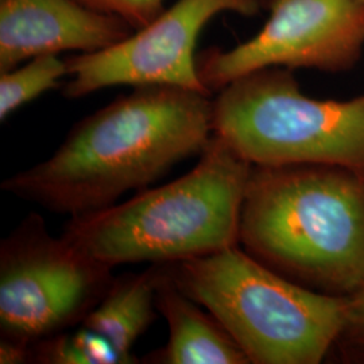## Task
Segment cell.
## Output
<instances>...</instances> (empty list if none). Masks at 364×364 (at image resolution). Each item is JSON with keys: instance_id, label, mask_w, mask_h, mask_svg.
I'll return each mask as SVG.
<instances>
[{"instance_id": "8fae6325", "label": "cell", "mask_w": 364, "mask_h": 364, "mask_svg": "<svg viewBox=\"0 0 364 364\" xmlns=\"http://www.w3.org/2000/svg\"><path fill=\"white\" fill-rule=\"evenodd\" d=\"M159 264L141 274L114 278L103 299L81 326L107 338L124 364L136 363L132 347L156 318Z\"/></svg>"}, {"instance_id": "2e32d148", "label": "cell", "mask_w": 364, "mask_h": 364, "mask_svg": "<svg viewBox=\"0 0 364 364\" xmlns=\"http://www.w3.org/2000/svg\"><path fill=\"white\" fill-rule=\"evenodd\" d=\"M348 329H353L364 341V287L352 294V317Z\"/></svg>"}, {"instance_id": "6da1fadb", "label": "cell", "mask_w": 364, "mask_h": 364, "mask_svg": "<svg viewBox=\"0 0 364 364\" xmlns=\"http://www.w3.org/2000/svg\"><path fill=\"white\" fill-rule=\"evenodd\" d=\"M210 95L141 85L76 123L52 156L4 180L1 189L70 218L144 191L201 154L213 135Z\"/></svg>"}, {"instance_id": "52a82bcc", "label": "cell", "mask_w": 364, "mask_h": 364, "mask_svg": "<svg viewBox=\"0 0 364 364\" xmlns=\"http://www.w3.org/2000/svg\"><path fill=\"white\" fill-rule=\"evenodd\" d=\"M270 16L254 38L231 50L210 49L197 58L201 81L220 91L266 68L348 70L364 48L360 0H262Z\"/></svg>"}, {"instance_id": "9a60e30c", "label": "cell", "mask_w": 364, "mask_h": 364, "mask_svg": "<svg viewBox=\"0 0 364 364\" xmlns=\"http://www.w3.org/2000/svg\"><path fill=\"white\" fill-rule=\"evenodd\" d=\"M31 348L21 346L18 343L0 340V363L21 364L30 360Z\"/></svg>"}, {"instance_id": "e0dca14e", "label": "cell", "mask_w": 364, "mask_h": 364, "mask_svg": "<svg viewBox=\"0 0 364 364\" xmlns=\"http://www.w3.org/2000/svg\"><path fill=\"white\" fill-rule=\"evenodd\" d=\"M360 1H363V3H364V0H360Z\"/></svg>"}, {"instance_id": "7c38bea8", "label": "cell", "mask_w": 364, "mask_h": 364, "mask_svg": "<svg viewBox=\"0 0 364 364\" xmlns=\"http://www.w3.org/2000/svg\"><path fill=\"white\" fill-rule=\"evenodd\" d=\"M66 75V60H61L58 54L37 55L27 60L25 65L0 73V120L4 122L22 105L57 88Z\"/></svg>"}, {"instance_id": "4fadbf2b", "label": "cell", "mask_w": 364, "mask_h": 364, "mask_svg": "<svg viewBox=\"0 0 364 364\" xmlns=\"http://www.w3.org/2000/svg\"><path fill=\"white\" fill-rule=\"evenodd\" d=\"M30 359L45 364H124L107 338L82 326L39 340L31 346Z\"/></svg>"}, {"instance_id": "ba28073f", "label": "cell", "mask_w": 364, "mask_h": 364, "mask_svg": "<svg viewBox=\"0 0 364 364\" xmlns=\"http://www.w3.org/2000/svg\"><path fill=\"white\" fill-rule=\"evenodd\" d=\"M262 0H177L153 22L105 50L66 58L68 99L115 85H171L212 95L201 81L196 43L220 13L257 15Z\"/></svg>"}, {"instance_id": "8992f818", "label": "cell", "mask_w": 364, "mask_h": 364, "mask_svg": "<svg viewBox=\"0 0 364 364\" xmlns=\"http://www.w3.org/2000/svg\"><path fill=\"white\" fill-rule=\"evenodd\" d=\"M112 267L30 213L0 246V340L31 348L82 324L114 281Z\"/></svg>"}, {"instance_id": "277c9868", "label": "cell", "mask_w": 364, "mask_h": 364, "mask_svg": "<svg viewBox=\"0 0 364 364\" xmlns=\"http://www.w3.org/2000/svg\"><path fill=\"white\" fill-rule=\"evenodd\" d=\"M255 364H318L350 326L352 296L320 294L237 246L162 264Z\"/></svg>"}, {"instance_id": "5bb4252c", "label": "cell", "mask_w": 364, "mask_h": 364, "mask_svg": "<svg viewBox=\"0 0 364 364\" xmlns=\"http://www.w3.org/2000/svg\"><path fill=\"white\" fill-rule=\"evenodd\" d=\"M97 13L117 16L139 30L165 10V0H76Z\"/></svg>"}, {"instance_id": "5b68a950", "label": "cell", "mask_w": 364, "mask_h": 364, "mask_svg": "<svg viewBox=\"0 0 364 364\" xmlns=\"http://www.w3.org/2000/svg\"><path fill=\"white\" fill-rule=\"evenodd\" d=\"M213 135L255 166L318 165L364 171V95L318 100L291 70L266 68L213 99Z\"/></svg>"}, {"instance_id": "30bf717a", "label": "cell", "mask_w": 364, "mask_h": 364, "mask_svg": "<svg viewBox=\"0 0 364 364\" xmlns=\"http://www.w3.org/2000/svg\"><path fill=\"white\" fill-rule=\"evenodd\" d=\"M156 311L169 326V341L150 355L158 364H248L246 353L212 314L188 297L159 264Z\"/></svg>"}, {"instance_id": "9c48e42d", "label": "cell", "mask_w": 364, "mask_h": 364, "mask_svg": "<svg viewBox=\"0 0 364 364\" xmlns=\"http://www.w3.org/2000/svg\"><path fill=\"white\" fill-rule=\"evenodd\" d=\"M134 31L76 0H0V73L43 54L100 52Z\"/></svg>"}, {"instance_id": "3957f363", "label": "cell", "mask_w": 364, "mask_h": 364, "mask_svg": "<svg viewBox=\"0 0 364 364\" xmlns=\"http://www.w3.org/2000/svg\"><path fill=\"white\" fill-rule=\"evenodd\" d=\"M251 169L212 135L191 171L124 203L70 218L63 236L112 269L166 264L234 247Z\"/></svg>"}, {"instance_id": "7a4b0ae2", "label": "cell", "mask_w": 364, "mask_h": 364, "mask_svg": "<svg viewBox=\"0 0 364 364\" xmlns=\"http://www.w3.org/2000/svg\"><path fill=\"white\" fill-rule=\"evenodd\" d=\"M351 170L252 165L239 242L289 279L352 296L364 287V181Z\"/></svg>"}]
</instances>
